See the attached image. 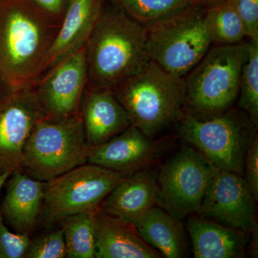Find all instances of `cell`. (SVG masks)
Returning <instances> with one entry per match:
<instances>
[{
  "mask_svg": "<svg viewBox=\"0 0 258 258\" xmlns=\"http://www.w3.org/2000/svg\"><path fill=\"white\" fill-rule=\"evenodd\" d=\"M59 27L32 0H0V96L35 86Z\"/></svg>",
  "mask_w": 258,
  "mask_h": 258,
  "instance_id": "cell-1",
  "label": "cell"
},
{
  "mask_svg": "<svg viewBox=\"0 0 258 258\" xmlns=\"http://www.w3.org/2000/svg\"><path fill=\"white\" fill-rule=\"evenodd\" d=\"M105 0L86 44L87 88L113 89L149 62L146 25Z\"/></svg>",
  "mask_w": 258,
  "mask_h": 258,
  "instance_id": "cell-2",
  "label": "cell"
},
{
  "mask_svg": "<svg viewBox=\"0 0 258 258\" xmlns=\"http://www.w3.org/2000/svg\"><path fill=\"white\" fill-rule=\"evenodd\" d=\"M112 90L132 124L152 139L176 123L186 108L184 78L164 71L152 60Z\"/></svg>",
  "mask_w": 258,
  "mask_h": 258,
  "instance_id": "cell-3",
  "label": "cell"
},
{
  "mask_svg": "<svg viewBox=\"0 0 258 258\" xmlns=\"http://www.w3.org/2000/svg\"><path fill=\"white\" fill-rule=\"evenodd\" d=\"M176 123L179 135L215 168L244 175L247 149L257 127L240 108L199 116L185 109Z\"/></svg>",
  "mask_w": 258,
  "mask_h": 258,
  "instance_id": "cell-4",
  "label": "cell"
},
{
  "mask_svg": "<svg viewBox=\"0 0 258 258\" xmlns=\"http://www.w3.org/2000/svg\"><path fill=\"white\" fill-rule=\"evenodd\" d=\"M90 147L81 113L67 118L45 115L29 136L21 169L34 179L47 182L86 164Z\"/></svg>",
  "mask_w": 258,
  "mask_h": 258,
  "instance_id": "cell-5",
  "label": "cell"
},
{
  "mask_svg": "<svg viewBox=\"0 0 258 258\" xmlns=\"http://www.w3.org/2000/svg\"><path fill=\"white\" fill-rule=\"evenodd\" d=\"M248 55L247 42L210 48L184 78L185 109L209 116L232 108L240 94L242 68Z\"/></svg>",
  "mask_w": 258,
  "mask_h": 258,
  "instance_id": "cell-6",
  "label": "cell"
},
{
  "mask_svg": "<svg viewBox=\"0 0 258 258\" xmlns=\"http://www.w3.org/2000/svg\"><path fill=\"white\" fill-rule=\"evenodd\" d=\"M206 7L196 4L147 25L150 60L161 69L184 78L211 48L205 20Z\"/></svg>",
  "mask_w": 258,
  "mask_h": 258,
  "instance_id": "cell-7",
  "label": "cell"
},
{
  "mask_svg": "<svg viewBox=\"0 0 258 258\" xmlns=\"http://www.w3.org/2000/svg\"><path fill=\"white\" fill-rule=\"evenodd\" d=\"M127 176L88 163L47 181L42 222L48 225L76 214L98 211L107 195Z\"/></svg>",
  "mask_w": 258,
  "mask_h": 258,
  "instance_id": "cell-8",
  "label": "cell"
},
{
  "mask_svg": "<svg viewBox=\"0 0 258 258\" xmlns=\"http://www.w3.org/2000/svg\"><path fill=\"white\" fill-rule=\"evenodd\" d=\"M215 167L195 148L184 147L157 175V206L181 220L198 213Z\"/></svg>",
  "mask_w": 258,
  "mask_h": 258,
  "instance_id": "cell-9",
  "label": "cell"
},
{
  "mask_svg": "<svg viewBox=\"0 0 258 258\" xmlns=\"http://www.w3.org/2000/svg\"><path fill=\"white\" fill-rule=\"evenodd\" d=\"M45 115L35 86L0 96V174L21 169L29 136Z\"/></svg>",
  "mask_w": 258,
  "mask_h": 258,
  "instance_id": "cell-10",
  "label": "cell"
},
{
  "mask_svg": "<svg viewBox=\"0 0 258 258\" xmlns=\"http://www.w3.org/2000/svg\"><path fill=\"white\" fill-rule=\"evenodd\" d=\"M255 201L240 174L215 168L198 214L243 232L257 225Z\"/></svg>",
  "mask_w": 258,
  "mask_h": 258,
  "instance_id": "cell-11",
  "label": "cell"
},
{
  "mask_svg": "<svg viewBox=\"0 0 258 258\" xmlns=\"http://www.w3.org/2000/svg\"><path fill=\"white\" fill-rule=\"evenodd\" d=\"M86 45L42 75L35 89L45 114L67 118L81 113L87 87Z\"/></svg>",
  "mask_w": 258,
  "mask_h": 258,
  "instance_id": "cell-12",
  "label": "cell"
},
{
  "mask_svg": "<svg viewBox=\"0 0 258 258\" xmlns=\"http://www.w3.org/2000/svg\"><path fill=\"white\" fill-rule=\"evenodd\" d=\"M166 141H154L132 125L104 143L90 147L88 164L129 176L152 168L164 153Z\"/></svg>",
  "mask_w": 258,
  "mask_h": 258,
  "instance_id": "cell-13",
  "label": "cell"
},
{
  "mask_svg": "<svg viewBox=\"0 0 258 258\" xmlns=\"http://www.w3.org/2000/svg\"><path fill=\"white\" fill-rule=\"evenodd\" d=\"M105 0H69L44 64L43 74L87 44Z\"/></svg>",
  "mask_w": 258,
  "mask_h": 258,
  "instance_id": "cell-14",
  "label": "cell"
},
{
  "mask_svg": "<svg viewBox=\"0 0 258 258\" xmlns=\"http://www.w3.org/2000/svg\"><path fill=\"white\" fill-rule=\"evenodd\" d=\"M80 112L91 147L104 143L132 125L128 113L112 89L86 87Z\"/></svg>",
  "mask_w": 258,
  "mask_h": 258,
  "instance_id": "cell-15",
  "label": "cell"
},
{
  "mask_svg": "<svg viewBox=\"0 0 258 258\" xmlns=\"http://www.w3.org/2000/svg\"><path fill=\"white\" fill-rule=\"evenodd\" d=\"M158 195L157 175L149 168L120 181L102 202L99 210L134 225L146 212L157 206Z\"/></svg>",
  "mask_w": 258,
  "mask_h": 258,
  "instance_id": "cell-16",
  "label": "cell"
},
{
  "mask_svg": "<svg viewBox=\"0 0 258 258\" xmlns=\"http://www.w3.org/2000/svg\"><path fill=\"white\" fill-rule=\"evenodd\" d=\"M11 176L0 212L16 232L30 234L41 213L46 182L34 179L20 169Z\"/></svg>",
  "mask_w": 258,
  "mask_h": 258,
  "instance_id": "cell-17",
  "label": "cell"
},
{
  "mask_svg": "<svg viewBox=\"0 0 258 258\" xmlns=\"http://www.w3.org/2000/svg\"><path fill=\"white\" fill-rule=\"evenodd\" d=\"M96 258H159L160 252L140 237L132 224L98 210L96 212Z\"/></svg>",
  "mask_w": 258,
  "mask_h": 258,
  "instance_id": "cell-18",
  "label": "cell"
},
{
  "mask_svg": "<svg viewBox=\"0 0 258 258\" xmlns=\"http://www.w3.org/2000/svg\"><path fill=\"white\" fill-rule=\"evenodd\" d=\"M195 258H238L244 256L247 239L243 231L202 216L192 217L186 226Z\"/></svg>",
  "mask_w": 258,
  "mask_h": 258,
  "instance_id": "cell-19",
  "label": "cell"
},
{
  "mask_svg": "<svg viewBox=\"0 0 258 258\" xmlns=\"http://www.w3.org/2000/svg\"><path fill=\"white\" fill-rule=\"evenodd\" d=\"M133 225L140 237L162 257H184L186 242L184 227L180 220L164 209L154 207Z\"/></svg>",
  "mask_w": 258,
  "mask_h": 258,
  "instance_id": "cell-20",
  "label": "cell"
},
{
  "mask_svg": "<svg viewBox=\"0 0 258 258\" xmlns=\"http://www.w3.org/2000/svg\"><path fill=\"white\" fill-rule=\"evenodd\" d=\"M205 20L213 43L235 45L246 37L243 23L236 10L234 0H224L206 7Z\"/></svg>",
  "mask_w": 258,
  "mask_h": 258,
  "instance_id": "cell-21",
  "label": "cell"
},
{
  "mask_svg": "<svg viewBox=\"0 0 258 258\" xmlns=\"http://www.w3.org/2000/svg\"><path fill=\"white\" fill-rule=\"evenodd\" d=\"M96 212L76 214L60 220L67 257H96Z\"/></svg>",
  "mask_w": 258,
  "mask_h": 258,
  "instance_id": "cell-22",
  "label": "cell"
},
{
  "mask_svg": "<svg viewBox=\"0 0 258 258\" xmlns=\"http://www.w3.org/2000/svg\"><path fill=\"white\" fill-rule=\"evenodd\" d=\"M127 14L149 25L175 14L195 3V0H112Z\"/></svg>",
  "mask_w": 258,
  "mask_h": 258,
  "instance_id": "cell-23",
  "label": "cell"
},
{
  "mask_svg": "<svg viewBox=\"0 0 258 258\" xmlns=\"http://www.w3.org/2000/svg\"><path fill=\"white\" fill-rule=\"evenodd\" d=\"M249 55L241 75L239 108L245 112L256 127L258 125V41L250 40Z\"/></svg>",
  "mask_w": 258,
  "mask_h": 258,
  "instance_id": "cell-24",
  "label": "cell"
},
{
  "mask_svg": "<svg viewBox=\"0 0 258 258\" xmlns=\"http://www.w3.org/2000/svg\"><path fill=\"white\" fill-rule=\"evenodd\" d=\"M26 258L67 257L63 230L58 229L30 241Z\"/></svg>",
  "mask_w": 258,
  "mask_h": 258,
  "instance_id": "cell-25",
  "label": "cell"
},
{
  "mask_svg": "<svg viewBox=\"0 0 258 258\" xmlns=\"http://www.w3.org/2000/svg\"><path fill=\"white\" fill-rule=\"evenodd\" d=\"M29 234L10 232L0 212V258L25 257L30 244Z\"/></svg>",
  "mask_w": 258,
  "mask_h": 258,
  "instance_id": "cell-26",
  "label": "cell"
},
{
  "mask_svg": "<svg viewBox=\"0 0 258 258\" xmlns=\"http://www.w3.org/2000/svg\"><path fill=\"white\" fill-rule=\"evenodd\" d=\"M234 3L243 23L246 37L258 41V0H234Z\"/></svg>",
  "mask_w": 258,
  "mask_h": 258,
  "instance_id": "cell-27",
  "label": "cell"
},
{
  "mask_svg": "<svg viewBox=\"0 0 258 258\" xmlns=\"http://www.w3.org/2000/svg\"><path fill=\"white\" fill-rule=\"evenodd\" d=\"M246 181L254 201L258 200V137H254L247 149L244 161Z\"/></svg>",
  "mask_w": 258,
  "mask_h": 258,
  "instance_id": "cell-28",
  "label": "cell"
},
{
  "mask_svg": "<svg viewBox=\"0 0 258 258\" xmlns=\"http://www.w3.org/2000/svg\"><path fill=\"white\" fill-rule=\"evenodd\" d=\"M60 24L69 0H32Z\"/></svg>",
  "mask_w": 258,
  "mask_h": 258,
  "instance_id": "cell-29",
  "label": "cell"
},
{
  "mask_svg": "<svg viewBox=\"0 0 258 258\" xmlns=\"http://www.w3.org/2000/svg\"><path fill=\"white\" fill-rule=\"evenodd\" d=\"M250 232H252V236H251L252 240H251L250 247H249L250 254H252V257H257V225L254 226Z\"/></svg>",
  "mask_w": 258,
  "mask_h": 258,
  "instance_id": "cell-30",
  "label": "cell"
},
{
  "mask_svg": "<svg viewBox=\"0 0 258 258\" xmlns=\"http://www.w3.org/2000/svg\"><path fill=\"white\" fill-rule=\"evenodd\" d=\"M222 1H224V0H195V3L203 5L205 7H208Z\"/></svg>",
  "mask_w": 258,
  "mask_h": 258,
  "instance_id": "cell-31",
  "label": "cell"
},
{
  "mask_svg": "<svg viewBox=\"0 0 258 258\" xmlns=\"http://www.w3.org/2000/svg\"><path fill=\"white\" fill-rule=\"evenodd\" d=\"M12 174L13 173L10 172V171H6V172L3 173V174H0V190Z\"/></svg>",
  "mask_w": 258,
  "mask_h": 258,
  "instance_id": "cell-32",
  "label": "cell"
}]
</instances>
